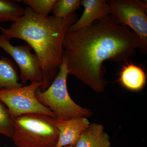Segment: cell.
Here are the masks:
<instances>
[{"instance_id":"2","label":"cell","mask_w":147,"mask_h":147,"mask_svg":"<svg viewBox=\"0 0 147 147\" xmlns=\"http://www.w3.org/2000/svg\"><path fill=\"white\" fill-rule=\"evenodd\" d=\"M77 18L75 12L65 18L42 16L28 6L24 15L13 21L9 28L0 26L2 34L8 39L23 40L34 50L42 67L40 91L47 89L57 75L63 61L64 38Z\"/></svg>"},{"instance_id":"5","label":"cell","mask_w":147,"mask_h":147,"mask_svg":"<svg viewBox=\"0 0 147 147\" xmlns=\"http://www.w3.org/2000/svg\"><path fill=\"white\" fill-rule=\"evenodd\" d=\"M110 15L138 37L142 52L147 49V2L145 0H109Z\"/></svg>"},{"instance_id":"7","label":"cell","mask_w":147,"mask_h":147,"mask_svg":"<svg viewBox=\"0 0 147 147\" xmlns=\"http://www.w3.org/2000/svg\"><path fill=\"white\" fill-rule=\"evenodd\" d=\"M10 39L0 35V47L11 56L20 69V79L24 85L28 81L31 83L42 82V67L35 54L31 53L32 47L29 44L13 46Z\"/></svg>"},{"instance_id":"9","label":"cell","mask_w":147,"mask_h":147,"mask_svg":"<svg viewBox=\"0 0 147 147\" xmlns=\"http://www.w3.org/2000/svg\"><path fill=\"white\" fill-rule=\"evenodd\" d=\"M87 118L74 117L66 120H57L56 126L59 133L56 147L74 146L84 130L89 125Z\"/></svg>"},{"instance_id":"8","label":"cell","mask_w":147,"mask_h":147,"mask_svg":"<svg viewBox=\"0 0 147 147\" xmlns=\"http://www.w3.org/2000/svg\"><path fill=\"white\" fill-rule=\"evenodd\" d=\"M81 5L84 8L82 16L69 28L67 32L86 28L110 14V6L105 0H82Z\"/></svg>"},{"instance_id":"12","label":"cell","mask_w":147,"mask_h":147,"mask_svg":"<svg viewBox=\"0 0 147 147\" xmlns=\"http://www.w3.org/2000/svg\"><path fill=\"white\" fill-rule=\"evenodd\" d=\"M20 79L18 68L13 61L5 57L0 59V90L23 86Z\"/></svg>"},{"instance_id":"14","label":"cell","mask_w":147,"mask_h":147,"mask_svg":"<svg viewBox=\"0 0 147 147\" xmlns=\"http://www.w3.org/2000/svg\"><path fill=\"white\" fill-rule=\"evenodd\" d=\"M81 5L80 0H57L52 9L53 16L59 18H67L75 12Z\"/></svg>"},{"instance_id":"17","label":"cell","mask_w":147,"mask_h":147,"mask_svg":"<svg viewBox=\"0 0 147 147\" xmlns=\"http://www.w3.org/2000/svg\"><path fill=\"white\" fill-rule=\"evenodd\" d=\"M74 145H68V146H64L63 147H74Z\"/></svg>"},{"instance_id":"3","label":"cell","mask_w":147,"mask_h":147,"mask_svg":"<svg viewBox=\"0 0 147 147\" xmlns=\"http://www.w3.org/2000/svg\"><path fill=\"white\" fill-rule=\"evenodd\" d=\"M11 139L17 147H56L59 131L55 117L38 113L24 114L13 119Z\"/></svg>"},{"instance_id":"16","label":"cell","mask_w":147,"mask_h":147,"mask_svg":"<svg viewBox=\"0 0 147 147\" xmlns=\"http://www.w3.org/2000/svg\"><path fill=\"white\" fill-rule=\"evenodd\" d=\"M57 0H24L23 3L28 5L35 13L42 16H49L52 11Z\"/></svg>"},{"instance_id":"6","label":"cell","mask_w":147,"mask_h":147,"mask_svg":"<svg viewBox=\"0 0 147 147\" xmlns=\"http://www.w3.org/2000/svg\"><path fill=\"white\" fill-rule=\"evenodd\" d=\"M41 85V82L31 83L17 88L0 90V100L7 107L13 119L31 113H41L56 117L53 112L37 98L36 92Z\"/></svg>"},{"instance_id":"15","label":"cell","mask_w":147,"mask_h":147,"mask_svg":"<svg viewBox=\"0 0 147 147\" xmlns=\"http://www.w3.org/2000/svg\"><path fill=\"white\" fill-rule=\"evenodd\" d=\"M14 131V120L6 106L0 100V134L12 138Z\"/></svg>"},{"instance_id":"13","label":"cell","mask_w":147,"mask_h":147,"mask_svg":"<svg viewBox=\"0 0 147 147\" xmlns=\"http://www.w3.org/2000/svg\"><path fill=\"white\" fill-rule=\"evenodd\" d=\"M25 8L10 0H0V22L13 21L22 17Z\"/></svg>"},{"instance_id":"10","label":"cell","mask_w":147,"mask_h":147,"mask_svg":"<svg viewBox=\"0 0 147 147\" xmlns=\"http://www.w3.org/2000/svg\"><path fill=\"white\" fill-rule=\"evenodd\" d=\"M108 134L101 124H90L82 134L74 147H110Z\"/></svg>"},{"instance_id":"4","label":"cell","mask_w":147,"mask_h":147,"mask_svg":"<svg viewBox=\"0 0 147 147\" xmlns=\"http://www.w3.org/2000/svg\"><path fill=\"white\" fill-rule=\"evenodd\" d=\"M68 74L66 61L63 57L57 75L45 91L37 90V98L42 105L49 108L59 120L74 117H89L92 114L90 110L78 105L69 94L67 85Z\"/></svg>"},{"instance_id":"11","label":"cell","mask_w":147,"mask_h":147,"mask_svg":"<svg viewBox=\"0 0 147 147\" xmlns=\"http://www.w3.org/2000/svg\"><path fill=\"white\" fill-rule=\"evenodd\" d=\"M146 74L141 67L133 63H127L120 74V82L124 87L131 91H139L144 86Z\"/></svg>"},{"instance_id":"1","label":"cell","mask_w":147,"mask_h":147,"mask_svg":"<svg viewBox=\"0 0 147 147\" xmlns=\"http://www.w3.org/2000/svg\"><path fill=\"white\" fill-rule=\"evenodd\" d=\"M140 47L137 35L110 14L86 28L67 32L63 42L69 74L96 93L108 84L104 62H126Z\"/></svg>"}]
</instances>
